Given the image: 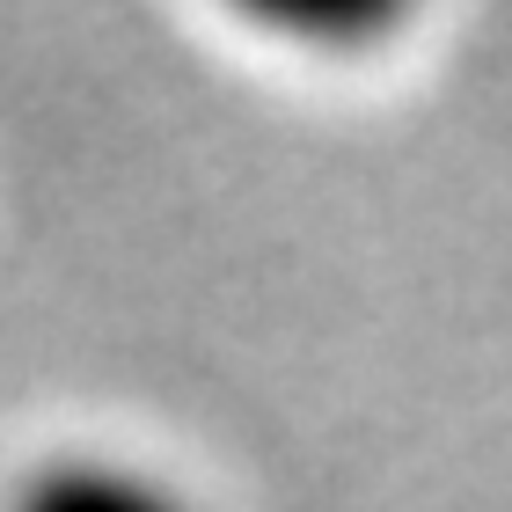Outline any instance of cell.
Here are the masks:
<instances>
[{"mask_svg": "<svg viewBox=\"0 0 512 512\" xmlns=\"http://www.w3.org/2000/svg\"><path fill=\"white\" fill-rule=\"evenodd\" d=\"M15 512H205L183 483L118 454H52L15 491Z\"/></svg>", "mask_w": 512, "mask_h": 512, "instance_id": "cell-1", "label": "cell"}]
</instances>
